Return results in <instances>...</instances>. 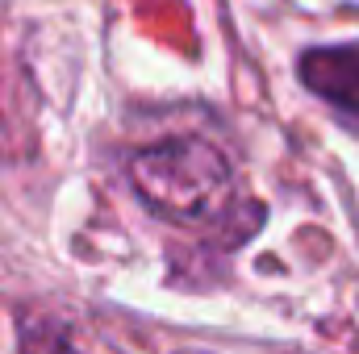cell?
Returning a JSON list of instances; mask_svg holds the SVG:
<instances>
[{
  "instance_id": "obj_1",
  "label": "cell",
  "mask_w": 359,
  "mask_h": 354,
  "mask_svg": "<svg viewBox=\"0 0 359 354\" xmlns=\"http://www.w3.org/2000/svg\"><path fill=\"white\" fill-rule=\"evenodd\" d=\"M130 187L138 200L184 229H217L226 242H238L251 234L264 217L247 221V208H255L243 196V183L234 163L201 138H172L159 146H147L130 159Z\"/></svg>"
},
{
  "instance_id": "obj_3",
  "label": "cell",
  "mask_w": 359,
  "mask_h": 354,
  "mask_svg": "<svg viewBox=\"0 0 359 354\" xmlns=\"http://www.w3.org/2000/svg\"><path fill=\"white\" fill-rule=\"evenodd\" d=\"M21 354H76V346L55 317H38L21 325Z\"/></svg>"
},
{
  "instance_id": "obj_4",
  "label": "cell",
  "mask_w": 359,
  "mask_h": 354,
  "mask_svg": "<svg viewBox=\"0 0 359 354\" xmlns=\"http://www.w3.org/2000/svg\"><path fill=\"white\" fill-rule=\"evenodd\" d=\"M180 354H205V351H180Z\"/></svg>"
},
{
  "instance_id": "obj_2",
  "label": "cell",
  "mask_w": 359,
  "mask_h": 354,
  "mask_svg": "<svg viewBox=\"0 0 359 354\" xmlns=\"http://www.w3.org/2000/svg\"><path fill=\"white\" fill-rule=\"evenodd\" d=\"M297 71L318 100L359 125V46H313L301 55Z\"/></svg>"
}]
</instances>
